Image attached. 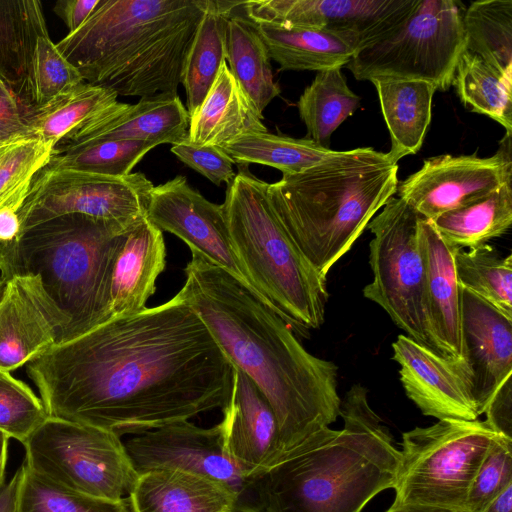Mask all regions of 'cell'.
Segmentation results:
<instances>
[{
  "label": "cell",
  "instance_id": "6da1fadb",
  "mask_svg": "<svg viewBox=\"0 0 512 512\" xmlns=\"http://www.w3.org/2000/svg\"><path fill=\"white\" fill-rule=\"evenodd\" d=\"M49 417L135 435L223 408L234 368L178 294L28 362Z\"/></svg>",
  "mask_w": 512,
  "mask_h": 512
},
{
  "label": "cell",
  "instance_id": "7a4b0ae2",
  "mask_svg": "<svg viewBox=\"0 0 512 512\" xmlns=\"http://www.w3.org/2000/svg\"><path fill=\"white\" fill-rule=\"evenodd\" d=\"M185 275L177 294L270 404L281 457L337 420L336 364L310 354L273 309L197 253L192 252Z\"/></svg>",
  "mask_w": 512,
  "mask_h": 512
},
{
  "label": "cell",
  "instance_id": "3957f363",
  "mask_svg": "<svg viewBox=\"0 0 512 512\" xmlns=\"http://www.w3.org/2000/svg\"><path fill=\"white\" fill-rule=\"evenodd\" d=\"M354 384L341 401L340 430L326 427L257 477L260 512H361L394 488L401 452Z\"/></svg>",
  "mask_w": 512,
  "mask_h": 512
},
{
  "label": "cell",
  "instance_id": "277c9868",
  "mask_svg": "<svg viewBox=\"0 0 512 512\" xmlns=\"http://www.w3.org/2000/svg\"><path fill=\"white\" fill-rule=\"evenodd\" d=\"M206 0H99L56 44L84 82L118 96L177 93Z\"/></svg>",
  "mask_w": 512,
  "mask_h": 512
},
{
  "label": "cell",
  "instance_id": "5b68a950",
  "mask_svg": "<svg viewBox=\"0 0 512 512\" xmlns=\"http://www.w3.org/2000/svg\"><path fill=\"white\" fill-rule=\"evenodd\" d=\"M398 164L372 147L340 153L268 183L271 205L304 257L323 276L397 192Z\"/></svg>",
  "mask_w": 512,
  "mask_h": 512
},
{
  "label": "cell",
  "instance_id": "8992f818",
  "mask_svg": "<svg viewBox=\"0 0 512 512\" xmlns=\"http://www.w3.org/2000/svg\"><path fill=\"white\" fill-rule=\"evenodd\" d=\"M131 228L82 214L48 219L0 243V277L37 276L69 320L60 342L71 340L113 317V266Z\"/></svg>",
  "mask_w": 512,
  "mask_h": 512
},
{
  "label": "cell",
  "instance_id": "52a82bcc",
  "mask_svg": "<svg viewBox=\"0 0 512 512\" xmlns=\"http://www.w3.org/2000/svg\"><path fill=\"white\" fill-rule=\"evenodd\" d=\"M222 204L233 249L263 301L300 333L319 328L326 278L304 257L279 221L268 183L238 164Z\"/></svg>",
  "mask_w": 512,
  "mask_h": 512
},
{
  "label": "cell",
  "instance_id": "ba28073f",
  "mask_svg": "<svg viewBox=\"0 0 512 512\" xmlns=\"http://www.w3.org/2000/svg\"><path fill=\"white\" fill-rule=\"evenodd\" d=\"M496 435L478 419H443L404 432L392 505L465 512L471 483Z\"/></svg>",
  "mask_w": 512,
  "mask_h": 512
},
{
  "label": "cell",
  "instance_id": "9c48e42d",
  "mask_svg": "<svg viewBox=\"0 0 512 512\" xmlns=\"http://www.w3.org/2000/svg\"><path fill=\"white\" fill-rule=\"evenodd\" d=\"M463 12L458 1L417 0L402 22L357 50L346 67L359 81L419 80L446 91L465 49Z\"/></svg>",
  "mask_w": 512,
  "mask_h": 512
},
{
  "label": "cell",
  "instance_id": "30bf717a",
  "mask_svg": "<svg viewBox=\"0 0 512 512\" xmlns=\"http://www.w3.org/2000/svg\"><path fill=\"white\" fill-rule=\"evenodd\" d=\"M421 216L405 200L392 197L368 223L372 281L363 295L420 345L440 354L427 315L425 268L418 244Z\"/></svg>",
  "mask_w": 512,
  "mask_h": 512
},
{
  "label": "cell",
  "instance_id": "8fae6325",
  "mask_svg": "<svg viewBox=\"0 0 512 512\" xmlns=\"http://www.w3.org/2000/svg\"><path fill=\"white\" fill-rule=\"evenodd\" d=\"M24 447L28 469L92 497L122 500L137 477L121 437L98 427L49 417Z\"/></svg>",
  "mask_w": 512,
  "mask_h": 512
},
{
  "label": "cell",
  "instance_id": "7c38bea8",
  "mask_svg": "<svg viewBox=\"0 0 512 512\" xmlns=\"http://www.w3.org/2000/svg\"><path fill=\"white\" fill-rule=\"evenodd\" d=\"M153 187L141 172L108 176L43 168L18 211L21 230L66 214H82L130 228L146 217Z\"/></svg>",
  "mask_w": 512,
  "mask_h": 512
},
{
  "label": "cell",
  "instance_id": "4fadbf2b",
  "mask_svg": "<svg viewBox=\"0 0 512 512\" xmlns=\"http://www.w3.org/2000/svg\"><path fill=\"white\" fill-rule=\"evenodd\" d=\"M137 474L171 467L205 476L226 486L236 498V512H260L258 475H249L226 452L221 426L198 427L179 421L123 441Z\"/></svg>",
  "mask_w": 512,
  "mask_h": 512
},
{
  "label": "cell",
  "instance_id": "5bb4252c",
  "mask_svg": "<svg viewBox=\"0 0 512 512\" xmlns=\"http://www.w3.org/2000/svg\"><path fill=\"white\" fill-rule=\"evenodd\" d=\"M512 181L511 134H506L490 157L439 155L399 185V197L423 218L437 216L471 203Z\"/></svg>",
  "mask_w": 512,
  "mask_h": 512
},
{
  "label": "cell",
  "instance_id": "9a60e30c",
  "mask_svg": "<svg viewBox=\"0 0 512 512\" xmlns=\"http://www.w3.org/2000/svg\"><path fill=\"white\" fill-rule=\"evenodd\" d=\"M417 0H258L241 1L251 22L321 29L355 50L380 38L412 11Z\"/></svg>",
  "mask_w": 512,
  "mask_h": 512
},
{
  "label": "cell",
  "instance_id": "2e32d148",
  "mask_svg": "<svg viewBox=\"0 0 512 512\" xmlns=\"http://www.w3.org/2000/svg\"><path fill=\"white\" fill-rule=\"evenodd\" d=\"M146 218L161 231L182 239L191 252L231 274L264 302L235 254L222 204L207 200L185 176L153 187Z\"/></svg>",
  "mask_w": 512,
  "mask_h": 512
},
{
  "label": "cell",
  "instance_id": "e0dca14e",
  "mask_svg": "<svg viewBox=\"0 0 512 512\" xmlns=\"http://www.w3.org/2000/svg\"><path fill=\"white\" fill-rule=\"evenodd\" d=\"M5 281L0 296V370L11 372L59 343L69 320L37 276Z\"/></svg>",
  "mask_w": 512,
  "mask_h": 512
},
{
  "label": "cell",
  "instance_id": "ac0fdd59",
  "mask_svg": "<svg viewBox=\"0 0 512 512\" xmlns=\"http://www.w3.org/2000/svg\"><path fill=\"white\" fill-rule=\"evenodd\" d=\"M407 397L438 420H475L479 414L464 361L445 358L400 334L392 344Z\"/></svg>",
  "mask_w": 512,
  "mask_h": 512
},
{
  "label": "cell",
  "instance_id": "d6986e66",
  "mask_svg": "<svg viewBox=\"0 0 512 512\" xmlns=\"http://www.w3.org/2000/svg\"><path fill=\"white\" fill-rule=\"evenodd\" d=\"M190 114L177 93L146 96L134 104L117 102L65 136L52 152L98 140L172 144L188 139Z\"/></svg>",
  "mask_w": 512,
  "mask_h": 512
},
{
  "label": "cell",
  "instance_id": "ffe728a7",
  "mask_svg": "<svg viewBox=\"0 0 512 512\" xmlns=\"http://www.w3.org/2000/svg\"><path fill=\"white\" fill-rule=\"evenodd\" d=\"M463 361L479 416L504 380L512 375V319L460 288Z\"/></svg>",
  "mask_w": 512,
  "mask_h": 512
},
{
  "label": "cell",
  "instance_id": "44dd1931",
  "mask_svg": "<svg viewBox=\"0 0 512 512\" xmlns=\"http://www.w3.org/2000/svg\"><path fill=\"white\" fill-rule=\"evenodd\" d=\"M222 411L219 424L225 450L249 475H258L279 460L275 414L256 385L236 368L230 397Z\"/></svg>",
  "mask_w": 512,
  "mask_h": 512
},
{
  "label": "cell",
  "instance_id": "7402d4cb",
  "mask_svg": "<svg viewBox=\"0 0 512 512\" xmlns=\"http://www.w3.org/2000/svg\"><path fill=\"white\" fill-rule=\"evenodd\" d=\"M418 244L425 268L428 321L441 356L463 361L461 339V297L455 270L459 248L446 243L423 217L418 222Z\"/></svg>",
  "mask_w": 512,
  "mask_h": 512
},
{
  "label": "cell",
  "instance_id": "603a6c76",
  "mask_svg": "<svg viewBox=\"0 0 512 512\" xmlns=\"http://www.w3.org/2000/svg\"><path fill=\"white\" fill-rule=\"evenodd\" d=\"M125 501L130 512H236V498L226 486L171 467L137 474Z\"/></svg>",
  "mask_w": 512,
  "mask_h": 512
},
{
  "label": "cell",
  "instance_id": "cb8c5ba5",
  "mask_svg": "<svg viewBox=\"0 0 512 512\" xmlns=\"http://www.w3.org/2000/svg\"><path fill=\"white\" fill-rule=\"evenodd\" d=\"M165 265L162 231L145 217L127 232L116 256L110 291L112 316H129L146 309Z\"/></svg>",
  "mask_w": 512,
  "mask_h": 512
},
{
  "label": "cell",
  "instance_id": "d4e9b609",
  "mask_svg": "<svg viewBox=\"0 0 512 512\" xmlns=\"http://www.w3.org/2000/svg\"><path fill=\"white\" fill-rule=\"evenodd\" d=\"M49 36L37 0H0V81L29 111L35 108L37 40Z\"/></svg>",
  "mask_w": 512,
  "mask_h": 512
},
{
  "label": "cell",
  "instance_id": "484cf974",
  "mask_svg": "<svg viewBox=\"0 0 512 512\" xmlns=\"http://www.w3.org/2000/svg\"><path fill=\"white\" fill-rule=\"evenodd\" d=\"M263 120L225 61L201 105L190 116L187 140L222 149L245 134L267 132Z\"/></svg>",
  "mask_w": 512,
  "mask_h": 512
},
{
  "label": "cell",
  "instance_id": "4316f807",
  "mask_svg": "<svg viewBox=\"0 0 512 512\" xmlns=\"http://www.w3.org/2000/svg\"><path fill=\"white\" fill-rule=\"evenodd\" d=\"M391 148L387 153L396 163L422 147L431 122L435 87L419 80L374 79Z\"/></svg>",
  "mask_w": 512,
  "mask_h": 512
},
{
  "label": "cell",
  "instance_id": "83f0119b",
  "mask_svg": "<svg viewBox=\"0 0 512 512\" xmlns=\"http://www.w3.org/2000/svg\"><path fill=\"white\" fill-rule=\"evenodd\" d=\"M251 22V21H250ZM278 71H323L342 68L355 50L341 37L321 29L251 22Z\"/></svg>",
  "mask_w": 512,
  "mask_h": 512
},
{
  "label": "cell",
  "instance_id": "f1b7e54d",
  "mask_svg": "<svg viewBox=\"0 0 512 512\" xmlns=\"http://www.w3.org/2000/svg\"><path fill=\"white\" fill-rule=\"evenodd\" d=\"M241 1L206 0L205 9L187 51L181 84L190 116L211 88L227 56L228 20Z\"/></svg>",
  "mask_w": 512,
  "mask_h": 512
},
{
  "label": "cell",
  "instance_id": "f546056e",
  "mask_svg": "<svg viewBox=\"0 0 512 512\" xmlns=\"http://www.w3.org/2000/svg\"><path fill=\"white\" fill-rule=\"evenodd\" d=\"M430 221L453 247L471 249L484 245L506 233L512 224V181Z\"/></svg>",
  "mask_w": 512,
  "mask_h": 512
},
{
  "label": "cell",
  "instance_id": "4dcf8cb0",
  "mask_svg": "<svg viewBox=\"0 0 512 512\" xmlns=\"http://www.w3.org/2000/svg\"><path fill=\"white\" fill-rule=\"evenodd\" d=\"M226 62L242 91L260 113L279 96L281 90L274 81L263 41L245 16L233 12L228 20Z\"/></svg>",
  "mask_w": 512,
  "mask_h": 512
},
{
  "label": "cell",
  "instance_id": "1f68e13d",
  "mask_svg": "<svg viewBox=\"0 0 512 512\" xmlns=\"http://www.w3.org/2000/svg\"><path fill=\"white\" fill-rule=\"evenodd\" d=\"M117 98L107 88L82 82L31 110L28 124L34 137L54 147L75 129L113 107Z\"/></svg>",
  "mask_w": 512,
  "mask_h": 512
},
{
  "label": "cell",
  "instance_id": "d6a6232c",
  "mask_svg": "<svg viewBox=\"0 0 512 512\" xmlns=\"http://www.w3.org/2000/svg\"><path fill=\"white\" fill-rule=\"evenodd\" d=\"M360 100L347 85L342 68L317 72L297 102L305 138L329 148L331 135L359 108Z\"/></svg>",
  "mask_w": 512,
  "mask_h": 512
},
{
  "label": "cell",
  "instance_id": "836d02e7",
  "mask_svg": "<svg viewBox=\"0 0 512 512\" xmlns=\"http://www.w3.org/2000/svg\"><path fill=\"white\" fill-rule=\"evenodd\" d=\"M465 106L502 125L512 135V74L467 51L461 53L453 85Z\"/></svg>",
  "mask_w": 512,
  "mask_h": 512
},
{
  "label": "cell",
  "instance_id": "e575fe53",
  "mask_svg": "<svg viewBox=\"0 0 512 512\" xmlns=\"http://www.w3.org/2000/svg\"><path fill=\"white\" fill-rule=\"evenodd\" d=\"M222 150L235 164H262L278 169L282 174L303 172L340 153L305 137L297 139L268 131L245 134Z\"/></svg>",
  "mask_w": 512,
  "mask_h": 512
},
{
  "label": "cell",
  "instance_id": "d590c367",
  "mask_svg": "<svg viewBox=\"0 0 512 512\" xmlns=\"http://www.w3.org/2000/svg\"><path fill=\"white\" fill-rule=\"evenodd\" d=\"M465 50L512 74V0L474 1L463 12Z\"/></svg>",
  "mask_w": 512,
  "mask_h": 512
},
{
  "label": "cell",
  "instance_id": "8d00e7d4",
  "mask_svg": "<svg viewBox=\"0 0 512 512\" xmlns=\"http://www.w3.org/2000/svg\"><path fill=\"white\" fill-rule=\"evenodd\" d=\"M455 270L461 289L478 296L512 319V255L502 257L484 244L455 253Z\"/></svg>",
  "mask_w": 512,
  "mask_h": 512
},
{
  "label": "cell",
  "instance_id": "74e56055",
  "mask_svg": "<svg viewBox=\"0 0 512 512\" xmlns=\"http://www.w3.org/2000/svg\"><path fill=\"white\" fill-rule=\"evenodd\" d=\"M154 147L142 141L98 140L52 152L44 168L126 176Z\"/></svg>",
  "mask_w": 512,
  "mask_h": 512
},
{
  "label": "cell",
  "instance_id": "f35d334b",
  "mask_svg": "<svg viewBox=\"0 0 512 512\" xmlns=\"http://www.w3.org/2000/svg\"><path fill=\"white\" fill-rule=\"evenodd\" d=\"M53 148L36 137H23L0 146V209L19 211L35 177L48 164Z\"/></svg>",
  "mask_w": 512,
  "mask_h": 512
},
{
  "label": "cell",
  "instance_id": "ab89813d",
  "mask_svg": "<svg viewBox=\"0 0 512 512\" xmlns=\"http://www.w3.org/2000/svg\"><path fill=\"white\" fill-rule=\"evenodd\" d=\"M21 466L17 512H130L125 498L113 501L78 493Z\"/></svg>",
  "mask_w": 512,
  "mask_h": 512
},
{
  "label": "cell",
  "instance_id": "60d3db41",
  "mask_svg": "<svg viewBox=\"0 0 512 512\" xmlns=\"http://www.w3.org/2000/svg\"><path fill=\"white\" fill-rule=\"evenodd\" d=\"M48 418L42 399L26 383L0 370V431L24 445Z\"/></svg>",
  "mask_w": 512,
  "mask_h": 512
},
{
  "label": "cell",
  "instance_id": "b9f144b4",
  "mask_svg": "<svg viewBox=\"0 0 512 512\" xmlns=\"http://www.w3.org/2000/svg\"><path fill=\"white\" fill-rule=\"evenodd\" d=\"M512 484V439L496 435L471 483L465 512H483L488 503Z\"/></svg>",
  "mask_w": 512,
  "mask_h": 512
},
{
  "label": "cell",
  "instance_id": "7bdbcfd3",
  "mask_svg": "<svg viewBox=\"0 0 512 512\" xmlns=\"http://www.w3.org/2000/svg\"><path fill=\"white\" fill-rule=\"evenodd\" d=\"M82 82L77 68L61 55L50 36L40 37L34 57L35 108Z\"/></svg>",
  "mask_w": 512,
  "mask_h": 512
},
{
  "label": "cell",
  "instance_id": "ee69618b",
  "mask_svg": "<svg viewBox=\"0 0 512 512\" xmlns=\"http://www.w3.org/2000/svg\"><path fill=\"white\" fill-rule=\"evenodd\" d=\"M171 152L217 186L221 183L228 186L235 178V162L221 148L198 146L185 140L172 145Z\"/></svg>",
  "mask_w": 512,
  "mask_h": 512
},
{
  "label": "cell",
  "instance_id": "f6af8a7d",
  "mask_svg": "<svg viewBox=\"0 0 512 512\" xmlns=\"http://www.w3.org/2000/svg\"><path fill=\"white\" fill-rule=\"evenodd\" d=\"M30 111L0 81V146L23 137H34L28 124Z\"/></svg>",
  "mask_w": 512,
  "mask_h": 512
},
{
  "label": "cell",
  "instance_id": "bcb514c9",
  "mask_svg": "<svg viewBox=\"0 0 512 512\" xmlns=\"http://www.w3.org/2000/svg\"><path fill=\"white\" fill-rule=\"evenodd\" d=\"M484 413V421L494 432L512 439V375L494 392Z\"/></svg>",
  "mask_w": 512,
  "mask_h": 512
},
{
  "label": "cell",
  "instance_id": "7dc6e473",
  "mask_svg": "<svg viewBox=\"0 0 512 512\" xmlns=\"http://www.w3.org/2000/svg\"><path fill=\"white\" fill-rule=\"evenodd\" d=\"M98 2L99 0H58L53 10L65 22L71 33L87 20Z\"/></svg>",
  "mask_w": 512,
  "mask_h": 512
},
{
  "label": "cell",
  "instance_id": "c3c4849f",
  "mask_svg": "<svg viewBox=\"0 0 512 512\" xmlns=\"http://www.w3.org/2000/svg\"><path fill=\"white\" fill-rule=\"evenodd\" d=\"M22 473L23 469L20 466L9 482L0 487V512H17V499Z\"/></svg>",
  "mask_w": 512,
  "mask_h": 512
},
{
  "label": "cell",
  "instance_id": "681fc988",
  "mask_svg": "<svg viewBox=\"0 0 512 512\" xmlns=\"http://www.w3.org/2000/svg\"><path fill=\"white\" fill-rule=\"evenodd\" d=\"M21 224L18 211L4 207L0 209V243L14 240L20 233Z\"/></svg>",
  "mask_w": 512,
  "mask_h": 512
},
{
  "label": "cell",
  "instance_id": "f907efd6",
  "mask_svg": "<svg viewBox=\"0 0 512 512\" xmlns=\"http://www.w3.org/2000/svg\"><path fill=\"white\" fill-rule=\"evenodd\" d=\"M483 512H512V484L497 494Z\"/></svg>",
  "mask_w": 512,
  "mask_h": 512
},
{
  "label": "cell",
  "instance_id": "816d5d0a",
  "mask_svg": "<svg viewBox=\"0 0 512 512\" xmlns=\"http://www.w3.org/2000/svg\"><path fill=\"white\" fill-rule=\"evenodd\" d=\"M9 438L0 431V487L3 485L8 456Z\"/></svg>",
  "mask_w": 512,
  "mask_h": 512
},
{
  "label": "cell",
  "instance_id": "f5cc1de1",
  "mask_svg": "<svg viewBox=\"0 0 512 512\" xmlns=\"http://www.w3.org/2000/svg\"><path fill=\"white\" fill-rule=\"evenodd\" d=\"M386 512H462V511H451V510H443L429 507H420V506H394L391 507Z\"/></svg>",
  "mask_w": 512,
  "mask_h": 512
}]
</instances>
